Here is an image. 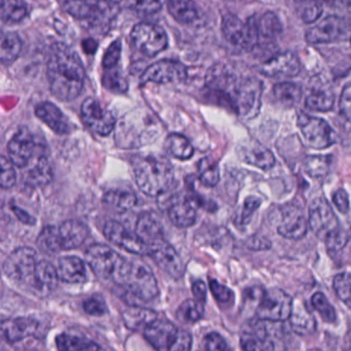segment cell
Instances as JSON below:
<instances>
[{
    "label": "cell",
    "mask_w": 351,
    "mask_h": 351,
    "mask_svg": "<svg viewBox=\"0 0 351 351\" xmlns=\"http://www.w3.org/2000/svg\"><path fill=\"white\" fill-rule=\"evenodd\" d=\"M246 245L252 250H265L270 248L271 243L269 240L262 236H252L247 240Z\"/></svg>",
    "instance_id": "obj_60"
},
{
    "label": "cell",
    "mask_w": 351,
    "mask_h": 351,
    "mask_svg": "<svg viewBox=\"0 0 351 351\" xmlns=\"http://www.w3.org/2000/svg\"><path fill=\"white\" fill-rule=\"evenodd\" d=\"M117 67L106 69L108 73H104L102 83H104V87L110 90V91L124 93L128 89V85H127V81L123 77L122 73L117 69Z\"/></svg>",
    "instance_id": "obj_49"
},
{
    "label": "cell",
    "mask_w": 351,
    "mask_h": 351,
    "mask_svg": "<svg viewBox=\"0 0 351 351\" xmlns=\"http://www.w3.org/2000/svg\"><path fill=\"white\" fill-rule=\"evenodd\" d=\"M241 347L244 350H273L274 344L267 335L266 328L256 324H252L241 335Z\"/></svg>",
    "instance_id": "obj_30"
},
{
    "label": "cell",
    "mask_w": 351,
    "mask_h": 351,
    "mask_svg": "<svg viewBox=\"0 0 351 351\" xmlns=\"http://www.w3.org/2000/svg\"><path fill=\"white\" fill-rule=\"evenodd\" d=\"M192 197L178 194L168 201L166 208L170 221L178 228H190L196 223L197 213Z\"/></svg>",
    "instance_id": "obj_21"
},
{
    "label": "cell",
    "mask_w": 351,
    "mask_h": 351,
    "mask_svg": "<svg viewBox=\"0 0 351 351\" xmlns=\"http://www.w3.org/2000/svg\"><path fill=\"white\" fill-rule=\"evenodd\" d=\"M308 223L311 231L324 241L330 252L342 250L350 239V228L342 227L330 203L324 197H318L312 201Z\"/></svg>",
    "instance_id": "obj_2"
},
{
    "label": "cell",
    "mask_w": 351,
    "mask_h": 351,
    "mask_svg": "<svg viewBox=\"0 0 351 351\" xmlns=\"http://www.w3.org/2000/svg\"><path fill=\"white\" fill-rule=\"evenodd\" d=\"M332 287L339 299L351 309V274L340 273L336 275L332 281Z\"/></svg>",
    "instance_id": "obj_48"
},
{
    "label": "cell",
    "mask_w": 351,
    "mask_h": 351,
    "mask_svg": "<svg viewBox=\"0 0 351 351\" xmlns=\"http://www.w3.org/2000/svg\"><path fill=\"white\" fill-rule=\"evenodd\" d=\"M1 334L8 342H20L28 337L42 336V324L34 317H17L1 324Z\"/></svg>",
    "instance_id": "obj_22"
},
{
    "label": "cell",
    "mask_w": 351,
    "mask_h": 351,
    "mask_svg": "<svg viewBox=\"0 0 351 351\" xmlns=\"http://www.w3.org/2000/svg\"><path fill=\"white\" fill-rule=\"evenodd\" d=\"M56 345L59 350L77 351V350H97L100 346L93 341L85 338V337L75 336V335L63 334L59 335L56 338Z\"/></svg>",
    "instance_id": "obj_39"
},
{
    "label": "cell",
    "mask_w": 351,
    "mask_h": 351,
    "mask_svg": "<svg viewBox=\"0 0 351 351\" xmlns=\"http://www.w3.org/2000/svg\"><path fill=\"white\" fill-rule=\"evenodd\" d=\"M298 127L312 149H324L335 143L334 131L322 119L301 114L298 117Z\"/></svg>",
    "instance_id": "obj_12"
},
{
    "label": "cell",
    "mask_w": 351,
    "mask_h": 351,
    "mask_svg": "<svg viewBox=\"0 0 351 351\" xmlns=\"http://www.w3.org/2000/svg\"><path fill=\"white\" fill-rule=\"evenodd\" d=\"M38 147L34 135L28 129H21L12 137L8 145L10 160L17 167H25L34 158Z\"/></svg>",
    "instance_id": "obj_20"
},
{
    "label": "cell",
    "mask_w": 351,
    "mask_h": 351,
    "mask_svg": "<svg viewBox=\"0 0 351 351\" xmlns=\"http://www.w3.org/2000/svg\"><path fill=\"white\" fill-rule=\"evenodd\" d=\"M165 149L170 156L182 161L190 160L194 155V147L184 135L172 133L166 138Z\"/></svg>",
    "instance_id": "obj_36"
},
{
    "label": "cell",
    "mask_w": 351,
    "mask_h": 351,
    "mask_svg": "<svg viewBox=\"0 0 351 351\" xmlns=\"http://www.w3.org/2000/svg\"><path fill=\"white\" fill-rule=\"evenodd\" d=\"M330 167V161L328 157H322V156H313L306 160L305 169L306 172L312 178H322L326 176Z\"/></svg>",
    "instance_id": "obj_50"
},
{
    "label": "cell",
    "mask_w": 351,
    "mask_h": 351,
    "mask_svg": "<svg viewBox=\"0 0 351 351\" xmlns=\"http://www.w3.org/2000/svg\"><path fill=\"white\" fill-rule=\"evenodd\" d=\"M311 303L324 322H328V324L336 322L337 315L335 308L332 307V304L328 302V298L324 293H314L312 295Z\"/></svg>",
    "instance_id": "obj_47"
},
{
    "label": "cell",
    "mask_w": 351,
    "mask_h": 351,
    "mask_svg": "<svg viewBox=\"0 0 351 351\" xmlns=\"http://www.w3.org/2000/svg\"><path fill=\"white\" fill-rule=\"evenodd\" d=\"M273 96L285 106H295L302 97V89L295 83H280L273 87Z\"/></svg>",
    "instance_id": "obj_41"
},
{
    "label": "cell",
    "mask_w": 351,
    "mask_h": 351,
    "mask_svg": "<svg viewBox=\"0 0 351 351\" xmlns=\"http://www.w3.org/2000/svg\"><path fill=\"white\" fill-rule=\"evenodd\" d=\"M188 71L182 63L174 60H161L145 69L141 83L178 84L186 79Z\"/></svg>",
    "instance_id": "obj_16"
},
{
    "label": "cell",
    "mask_w": 351,
    "mask_h": 351,
    "mask_svg": "<svg viewBox=\"0 0 351 351\" xmlns=\"http://www.w3.org/2000/svg\"><path fill=\"white\" fill-rule=\"evenodd\" d=\"M82 46H83L84 50L87 54H94L97 51L98 43L93 38H87V40H84Z\"/></svg>",
    "instance_id": "obj_63"
},
{
    "label": "cell",
    "mask_w": 351,
    "mask_h": 351,
    "mask_svg": "<svg viewBox=\"0 0 351 351\" xmlns=\"http://www.w3.org/2000/svg\"><path fill=\"white\" fill-rule=\"evenodd\" d=\"M133 169L139 190L147 196H161L173 184V166L169 160L161 156L138 158L133 163Z\"/></svg>",
    "instance_id": "obj_3"
},
{
    "label": "cell",
    "mask_w": 351,
    "mask_h": 351,
    "mask_svg": "<svg viewBox=\"0 0 351 351\" xmlns=\"http://www.w3.org/2000/svg\"><path fill=\"white\" fill-rule=\"evenodd\" d=\"M38 248L46 254H56L62 250L59 227L47 226L40 232L36 240Z\"/></svg>",
    "instance_id": "obj_40"
},
{
    "label": "cell",
    "mask_w": 351,
    "mask_h": 351,
    "mask_svg": "<svg viewBox=\"0 0 351 351\" xmlns=\"http://www.w3.org/2000/svg\"><path fill=\"white\" fill-rule=\"evenodd\" d=\"M135 232L149 246V250L151 246L164 240L163 226L153 213H145L138 217Z\"/></svg>",
    "instance_id": "obj_28"
},
{
    "label": "cell",
    "mask_w": 351,
    "mask_h": 351,
    "mask_svg": "<svg viewBox=\"0 0 351 351\" xmlns=\"http://www.w3.org/2000/svg\"><path fill=\"white\" fill-rule=\"evenodd\" d=\"M121 54H122V44L120 40H114L108 50H106V54L104 56V60H102V65H104V69H110L117 67L119 61H120Z\"/></svg>",
    "instance_id": "obj_54"
},
{
    "label": "cell",
    "mask_w": 351,
    "mask_h": 351,
    "mask_svg": "<svg viewBox=\"0 0 351 351\" xmlns=\"http://www.w3.org/2000/svg\"><path fill=\"white\" fill-rule=\"evenodd\" d=\"M27 14V5L21 0H1L0 17L3 23H20L25 19Z\"/></svg>",
    "instance_id": "obj_38"
},
{
    "label": "cell",
    "mask_w": 351,
    "mask_h": 351,
    "mask_svg": "<svg viewBox=\"0 0 351 351\" xmlns=\"http://www.w3.org/2000/svg\"><path fill=\"white\" fill-rule=\"evenodd\" d=\"M133 46L143 56L156 57L163 52L168 45L167 34L161 26L153 23L137 24L131 32Z\"/></svg>",
    "instance_id": "obj_8"
},
{
    "label": "cell",
    "mask_w": 351,
    "mask_h": 351,
    "mask_svg": "<svg viewBox=\"0 0 351 351\" xmlns=\"http://www.w3.org/2000/svg\"><path fill=\"white\" fill-rule=\"evenodd\" d=\"M167 9L178 23L189 25L198 18V8L194 0H167Z\"/></svg>",
    "instance_id": "obj_32"
},
{
    "label": "cell",
    "mask_w": 351,
    "mask_h": 351,
    "mask_svg": "<svg viewBox=\"0 0 351 351\" xmlns=\"http://www.w3.org/2000/svg\"><path fill=\"white\" fill-rule=\"evenodd\" d=\"M340 110L342 116L351 122V84L345 86L340 97Z\"/></svg>",
    "instance_id": "obj_58"
},
{
    "label": "cell",
    "mask_w": 351,
    "mask_h": 351,
    "mask_svg": "<svg viewBox=\"0 0 351 351\" xmlns=\"http://www.w3.org/2000/svg\"><path fill=\"white\" fill-rule=\"evenodd\" d=\"M149 256L158 267L174 279L180 278L184 273V263L176 248L165 239L149 247Z\"/></svg>",
    "instance_id": "obj_19"
},
{
    "label": "cell",
    "mask_w": 351,
    "mask_h": 351,
    "mask_svg": "<svg viewBox=\"0 0 351 351\" xmlns=\"http://www.w3.org/2000/svg\"><path fill=\"white\" fill-rule=\"evenodd\" d=\"M158 318L157 313L153 310L145 309V308L133 307L128 308L123 312V322L125 326L132 330H145V328L151 322Z\"/></svg>",
    "instance_id": "obj_33"
},
{
    "label": "cell",
    "mask_w": 351,
    "mask_h": 351,
    "mask_svg": "<svg viewBox=\"0 0 351 351\" xmlns=\"http://www.w3.org/2000/svg\"><path fill=\"white\" fill-rule=\"evenodd\" d=\"M295 9L300 19L306 24L317 21L324 12L322 1L319 0H297Z\"/></svg>",
    "instance_id": "obj_43"
},
{
    "label": "cell",
    "mask_w": 351,
    "mask_h": 351,
    "mask_svg": "<svg viewBox=\"0 0 351 351\" xmlns=\"http://www.w3.org/2000/svg\"><path fill=\"white\" fill-rule=\"evenodd\" d=\"M24 182L32 188H40L50 184L53 180V169L45 156H40L23 174Z\"/></svg>",
    "instance_id": "obj_31"
},
{
    "label": "cell",
    "mask_w": 351,
    "mask_h": 351,
    "mask_svg": "<svg viewBox=\"0 0 351 351\" xmlns=\"http://www.w3.org/2000/svg\"><path fill=\"white\" fill-rule=\"evenodd\" d=\"M350 27V22L345 18L328 16L306 34L308 44H330L342 38Z\"/></svg>",
    "instance_id": "obj_15"
},
{
    "label": "cell",
    "mask_w": 351,
    "mask_h": 351,
    "mask_svg": "<svg viewBox=\"0 0 351 351\" xmlns=\"http://www.w3.org/2000/svg\"><path fill=\"white\" fill-rule=\"evenodd\" d=\"M332 202H334L335 206L341 213H347L349 211V208H350L348 194L342 189H339V190L334 193V195H332Z\"/></svg>",
    "instance_id": "obj_59"
},
{
    "label": "cell",
    "mask_w": 351,
    "mask_h": 351,
    "mask_svg": "<svg viewBox=\"0 0 351 351\" xmlns=\"http://www.w3.org/2000/svg\"><path fill=\"white\" fill-rule=\"evenodd\" d=\"M104 234L108 241L126 252L141 256L149 254V246L137 235L136 232H131L119 221H108L104 225Z\"/></svg>",
    "instance_id": "obj_14"
},
{
    "label": "cell",
    "mask_w": 351,
    "mask_h": 351,
    "mask_svg": "<svg viewBox=\"0 0 351 351\" xmlns=\"http://www.w3.org/2000/svg\"><path fill=\"white\" fill-rule=\"evenodd\" d=\"M104 203L118 213L131 210L137 204V197L134 193L123 189H116L106 193Z\"/></svg>",
    "instance_id": "obj_34"
},
{
    "label": "cell",
    "mask_w": 351,
    "mask_h": 351,
    "mask_svg": "<svg viewBox=\"0 0 351 351\" xmlns=\"http://www.w3.org/2000/svg\"><path fill=\"white\" fill-rule=\"evenodd\" d=\"M65 12L75 19L87 22L94 27H104L116 15V8L106 1L67 0Z\"/></svg>",
    "instance_id": "obj_5"
},
{
    "label": "cell",
    "mask_w": 351,
    "mask_h": 351,
    "mask_svg": "<svg viewBox=\"0 0 351 351\" xmlns=\"http://www.w3.org/2000/svg\"><path fill=\"white\" fill-rule=\"evenodd\" d=\"M0 168H1L0 186L3 189L13 188L17 182V174H16L14 164L12 163L11 160L7 159L5 156H3L1 161H0Z\"/></svg>",
    "instance_id": "obj_51"
},
{
    "label": "cell",
    "mask_w": 351,
    "mask_h": 351,
    "mask_svg": "<svg viewBox=\"0 0 351 351\" xmlns=\"http://www.w3.org/2000/svg\"><path fill=\"white\" fill-rule=\"evenodd\" d=\"M300 71L299 58L291 52L275 55L261 66V73L271 77H295Z\"/></svg>",
    "instance_id": "obj_23"
},
{
    "label": "cell",
    "mask_w": 351,
    "mask_h": 351,
    "mask_svg": "<svg viewBox=\"0 0 351 351\" xmlns=\"http://www.w3.org/2000/svg\"><path fill=\"white\" fill-rule=\"evenodd\" d=\"M199 180L203 186L213 188L219 182V168L213 158L205 157L198 164Z\"/></svg>",
    "instance_id": "obj_42"
},
{
    "label": "cell",
    "mask_w": 351,
    "mask_h": 351,
    "mask_svg": "<svg viewBox=\"0 0 351 351\" xmlns=\"http://www.w3.org/2000/svg\"><path fill=\"white\" fill-rule=\"evenodd\" d=\"M23 48L21 38L15 32H5L1 34L0 43V59L3 64H11L17 60Z\"/></svg>",
    "instance_id": "obj_35"
},
{
    "label": "cell",
    "mask_w": 351,
    "mask_h": 351,
    "mask_svg": "<svg viewBox=\"0 0 351 351\" xmlns=\"http://www.w3.org/2000/svg\"><path fill=\"white\" fill-rule=\"evenodd\" d=\"M261 206V200L256 197L250 196L245 199L239 215L236 217L237 223L241 226L247 225L252 221V215L256 213V209Z\"/></svg>",
    "instance_id": "obj_52"
},
{
    "label": "cell",
    "mask_w": 351,
    "mask_h": 351,
    "mask_svg": "<svg viewBox=\"0 0 351 351\" xmlns=\"http://www.w3.org/2000/svg\"><path fill=\"white\" fill-rule=\"evenodd\" d=\"M182 330L167 319L156 318L143 330L145 339L157 350L172 351Z\"/></svg>",
    "instance_id": "obj_18"
},
{
    "label": "cell",
    "mask_w": 351,
    "mask_h": 351,
    "mask_svg": "<svg viewBox=\"0 0 351 351\" xmlns=\"http://www.w3.org/2000/svg\"><path fill=\"white\" fill-rule=\"evenodd\" d=\"M166 0H136L135 8L143 15H153L163 8Z\"/></svg>",
    "instance_id": "obj_56"
},
{
    "label": "cell",
    "mask_w": 351,
    "mask_h": 351,
    "mask_svg": "<svg viewBox=\"0 0 351 351\" xmlns=\"http://www.w3.org/2000/svg\"><path fill=\"white\" fill-rule=\"evenodd\" d=\"M204 315V303L198 300H186L178 310V317L180 322L193 324L198 322Z\"/></svg>",
    "instance_id": "obj_45"
},
{
    "label": "cell",
    "mask_w": 351,
    "mask_h": 351,
    "mask_svg": "<svg viewBox=\"0 0 351 351\" xmlns=\"http://www.w3.org/2000/svg\"><path fill=\"white\" fill-rule=\"evenodd\" d=\"M244 160L248 164L261 168L262 170H269L275 165V157L272 152L256 143L244 151Z\"/></svg>",
    "instance_id": "obj_37"
},
{
    "label": "cell",
    "mask_w": 351,
    "mask_h": 351,
    "mask_svg": "<svg viewBox=\"0 0 351 351\" xmlns=\"http://www.w3.org/2000/svg\"><path fill=\"white\" fill-rule=\"evenodd\" d=\"M59 279L58 271L54 265L46 260L38 261L32 279L38 291L51 293L56 289Z\"/></svg>",
    "instance_id": "obj_29"
},
{
    "label": "cell",
    "mask_w": 351,
    "mask_h": 351,
    "mask_svg": "<svg viewBox=\"0 0 351 351\" xmlns=\"http://www.w3.org/2000/svg\"><path fill=\"white\" fill-rule=\"evenodd\" d=\"M293 300L280 289H268L258 302L256 310L258 319L281 322L289 319L293 310Z\"/></svg>",
    "instance_id": "obj_6"
},
{
    "label": "cell",
    "mask_w": 351,
    "mask_h": 351,
    "mask_svg": "<svg viewBox=\"0 0 351 351\" xmlns=\"http://www.w3.org/2000/svg\"><path fill=\"white\" fill-rule=\"evenodd\" d=\"M260 36L267 40L276 38L282 32V24L279 18L272 12H267L258 20Z\"/></svg>",
    "instance_id": "obj_44"
},
{
    "label": "cell",
    "mask_w": 351,
    "mask_h": 351,
    "mask_svg": "<svg viewBox=\"0 0 351 351\" xmlns=\"http://www.w3.org/2000/svg\"><path fill=\"white\" fill-rule=\"evenodd\" d=\"M47 77L51 92L62 101L79 97L84 88L86 71L79 55L64 44H55L50 51Z\"/></svg>",
    "instance_id": "obj_1"
},
{
    "label": "cell",
    "mask_w": 351,
    "mask_h": 351,
    "mask_svg": "<svg viewBox=\"0 0 351 351\" xmlns=\"http://www.w3.org/2000/svg\"><path fill=\"white\" fill-rule=\"evenodd\" d=\"M335 97L324 91L313 92L306 98L305 104L309 110L315 112H330L334 106Z\"/></svg>",
    "instance_id": "obj_46"
},
{
    "label": "cell",
    "mask_w": 351,
    "mask_h": 351,
    "mask_svg": "<svg viewBox=\"0 0 351 351\" xmlns=\"http://www.w3.org/2000/svg\"><path fill=\"white\" fill-rule=\"evenodd\" d=\"M114 281L117 285L124 287L131 295L141 301H152L159 295V287L155 274L141 261L125 260Z\"/></svg>",
    "instance_id": "obj_4"
},
{
    "label": "cell",
    "mask_w": 351,
    "mask_h": 351,
    "mask_svg": "<svg viewBox=\"0 0 351 351\" xmlns=\"http://www.w3.org/2000/svg\"><path fill=\"white\" fill-rule=\"evenodd\" d=\"M126 258L106 244H93L86 252V261L96 276L102 279L116 278Z\"/></svg>",
    "instance_id": "obj_9"
},
{
    "label": "cell",
    "mask_w": 351,
    "mask_h": 351,
    "mask_svg": "<svg viewBox=\"0 0 351 351\" xmlns=\"http://www.w3.org/2000/svg\"><path fill=\"white\" fill-rule=\"evenodd\" d=\"M209 287H210L213 297H215V300L219 302V303H229V302L233 300V291H232L229 287L215 280V279H210V280H209Z\"/></svg>",
    "instance_id": "obj_55"
},
{
    "label": "cell",
    "mask_w": 351,
    "mask_h": 351,
    "mask_svg": "<svg viewBox=\"0 0 351 351\" xmlns=\"http://www.w3.org/2000/svg\"><path fill=\"white\" fill-rule=\"evenodd\" d=\"M204 345L207 350L223 351L228 349L225 339L217 332H210L207 335L204 339Z\"/></svg>",
    "instance_id": "obj_57"
},
{
    "label": "cell",
    "mask_w": 351,
    "mask_h": 351,
    "mask_svg": "<svg viewBox=\"0 0 351 351\" xmlns=\"http://www.w3.org/2000/svg\"><path fill=\"white\" fill-rule=\"evenodd\" d=\"M86 313L92 316H102L108 312V308L104 298L100 295H93L86 300L83 304Z\"/></svg>",
    "instance_id": "obj_53"
},
{
    "label": "cell",
    "mask_w": 351,
    "mask_h": 351,
    "mask_svg": "<svg viewBox=\"0 0 351 351\" xmlns=\"http://www.w3.org/2000/svg\"><path fill=\"white\" fill-rule=\"evenodd\" d=\"M289 324L295 334L309 336L316 330V320L305 302L293 301V310L289 316Z\"/></svg>",
    "instance_id": "obj_26"
},
{
    "label": "cell",
    "mask_w": 351,
    "mask_h": 351,
    "mask_svg": "<svg viewBox=\"0 0 351 351\" xmlns=\"http://www.w3.org/2000/svg\"><path fill=\"white\" fill-rule=\"evenodd\" d=\"M309 223L302 208L295 204H287L280 210V221L277 225V232L282 237L300 240L307 233Z\"/></svg>",
    "instance_id": "obj_17"
},
{
    "label": "cell",
    "mask_w": 351,
    "mask_h": 351,
    "mask_svg": "<svg viewBox=\"0 0 351 351\" xmlns=\"http://www.w3.org/2000/svg\"><path fill=\"white\" fill-rule=\"evenodd\" d=\"M350 42H351V40H350Z\"/></svg>",
    "instance_id": "obj_64"
},
{
    "label": "cell",
    "mask_w": 351,
    "mask_h": 351,
    "mask_svg": "<svg viewBox=\"0 0 351 351\" xmlns=\"http://www.w3.org/2000/svg\"><path fill=\"white\" fill-rule=\"evenodd\" d=\"M221 30L226 40L239 48L254 49L260 38L256 17H250L246 23H243L239 18L228 14L221 21Z\"/></svg>",
    "instance_id": "obj_7"
},
{
    "label": "cell",
    "mask_w": 351,
    "mask_h": 351,
    "mask_svg": "<svg viewBox=\"0 0 351 351\" xmlns=\"http://www.w3.org/2000/svg\"><path fill=\"white\" fill-rule=\"evenodd\" d=\"M12 210L15 213L16 217L19 219L20 221H22L23 223H26V225H34L36 223V221H34V217H32L29 213H26V211L22 210L21 208L17 206H12Z\"/></svg>",
    "instance_id": "obj_62"
},
{
    "label": "cell",
    "mask_w": 351,
    "mask_h": 351,
    "mask_svg": "<svg viewBox=\"0 0 351 351\" xmlns=\"http://www.w3.org/2000/svg\"><path fill=\"white\" fill-rule=\"evenodd\" d=\"M192 291L195 299L205 304L207 298L206 285L202 280H196L193 283Z\"/></svg>",
    "instance_id": "obj_61"
},
{
    "label": "cell",
    "mask_w": 351,
    "mask_h": 351,
    "mask_svg": "<svg viewBox=\"0 0 351 351\" xmlns=\"http://www.w3.org/2000/svg\"><path fill=\"white\" fill-rule=\"evenodd\" d=\"M36 114L56 134H66L69 131V119L51 102H42L36 108Z\"/></svg>",
    "instance_id": "obj_27"
},
{
    "label": "cell",
    "mask_w": 351,
    "mask_h": 351,
    "mask_svg": "<svg viewBox=\"0 0 351 351\" xmlns=\"http://www.w3.org/2000/svg\"><path fill=\"white\" fill-rule=\"evenodd\" d=\"M38 262L36 250L28 246H22L8 256L3 264V271L15 282H27L32 281Z\"/></svg>",
    "instance_id": "obj_11"
},
{
    "label": "cell",
    "mask_w": 351,
    "mask_h": 351,
    "mask_svg": "<svg viewBox=\"0 0 351 351\" xmlns=\"http://www.w3.org/2000/svg\"><path fill=\"white\" fill-rule=\"evenodd\" d=\"M82 119L93 132L108 136L116 127L114 114L94 98H87L82 104Z\"/></svg>",
    "instance_id": "obj_13"
},
{
    "label": "cell",
    "mask_w": 351,
    "mask_h": 351,
    "mask_svg": "<svg viewBox=\"0 0 351 351\" xmlns=\"http://www.w3.org/2000/svg\"><path fill=\"white\" fill-rule=\"evenodd\" d=\"M62 250H71L80 247L89 236V228L80 221L71 219L59 226Z\"/></svg>",
    "instance_id": "obj_25"
},
{
    "label": "cell",
    "mask_w": 351,
    "mask_h": 351,
    "mask_svg": "<svg viewBox=\"0 0 351 351\" xmlns=\"http://www.w3.org/2000/svg\"><path fill=\"white\" fill-rule=\"evenodd\" d=\"M57 271L59 278L69 285H79L87 280L85 263L79 256H63L58 258Z\"/></svg>",
    "instance_id": "obj_24"
},
{
    "label": "cell",
    "mask_w": 351,
    "mask_h": 351,
    "mask_svg": "<svg viewBox=\"0 0 351 351\" xmlns=\"http://www.w3.org/2000/svg\"><path fill=\"white\" fill-rule=\"evenodd\" d=\"M262 94V82L258 79L244 80L236 86L232 99L236 112L243 118H254L260 112Z\"/></svg>",
    "instance_id": "obj_10"
}]
</instances>
